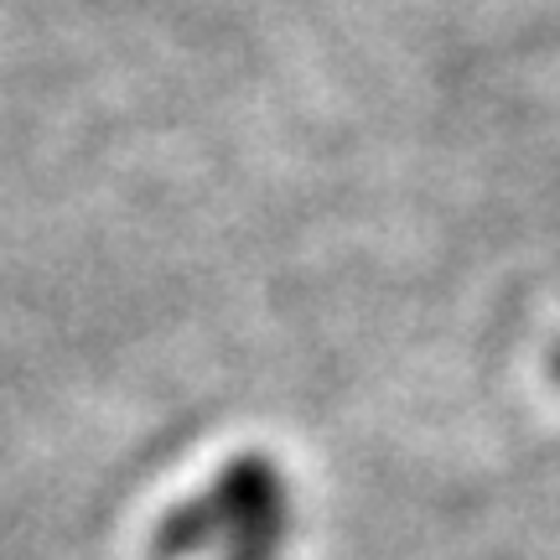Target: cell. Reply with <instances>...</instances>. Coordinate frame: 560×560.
<instances>
[{
	"label": "cell",
	"mask_w": 560,
	"mask_h": 560,
	"mask_svg": "<svg viewBox=\"0 0 560 560\" xmlns=\"http://www.w3.org/2000/svg\"><path fill=\"white\" fill-rule=\"evenodd\" d=\"M291 535V499L276 462L260 452L229 462L213 488H202L198 499H187L156 524L151 556L156 560H192L208 550H244V545H270L280 550Z\"/></svg>",
	"instance_id": "6da1fadb"
},
{
	"label": "cell",
	"mask_w": 560,
	"mask_h": 560,
	"mask_svg": "<svg viewBox=\"0 0 560 560\" xmlns=\"http://www.w3.org/2000/svg\"><path fill=\"white\" fill-rule=\"evenodd\" d=\"M556 384H560V353H556Z\"/></svg>",
	"instance_id": "3957f363"
},
{
	"label": "cell",
	"mask_w": 560,
	"mask_h": 560,
	"mask_svg": "<svg viewBox=\"0 0 560 560\" xmlns=\"http://www.w3.org/2000/svg\"><path fill=\"white\" fill-rule=\"evenodd\" d=\"M280 550H270V545H244V550H229L223 560H276Z\"/></svg>",
	"instance_id": "7a4b0ae2"
}]
</instances>
